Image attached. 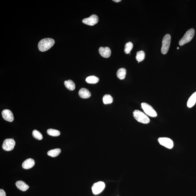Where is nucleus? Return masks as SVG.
<instances>
[{"mask_svg": "<svg viewBox=\"0 0 196 196\" xmlns=\"http://www.w3.org/2000/svg\"><path fill=\"white\" fill-rule=\"evenodd\" d=\"M134 117L137 121L140 123L147 124L150 123V120L146 114L142 111L136 110L133 112Z\"/></svg>", "mask_w": 196, "mask_h": 196, "instance_id": "f03ea898", "label": "nucleus"}, {"mask_svg": "<svg viewBox=\"0 0 196 196\" xmlns=\"http://www.w3.org/2000/svg\"><path fill=\"white\" fill-rule=\"evenodd\" d=\"M171 37L169 34H166L163 37L161 51L163 54H166L169 49Z\"/></svg>", "mask_w": 196, "mask_h": 196, "instance_id": "20e7f679", "label": "nucleus"}, {"mask_svg": "<svg viewBox=\"0 0 196 196\" xmlns=\"http://www.w3.org/2000/svg\"><path fill=\"white\" fill-rule=\"evenodd\" d=\"M126 72V70L124 68H120L117 72V76L120 79L123 80L125 78Z\"/></svg>", "mask_w": 196, "mask_h": 196, "instance_id": "dca6fc26", "label": "nucleus"}, {"mask_svg": "<svg viewBox=\"0 0 196 196\" xmlns=\"http://www.w3.org/2000/svg\"><path fill=\"white\" fill-rule=\"evenodd\" d=\"M79 95L81 98L84 99L89 98L91 95V93L88 90L85 88H82L80 90Z\"/></svg>", "mask_w": 196, "mask_h": 196, "instance_id": "ddd939ff", "label": "nucleus"}, {"mask_svg": "<svg viewBox=\"0 0 196 196\" xmlns=\"http://www.w3.org/2000/svg\"><path fill=\"white\" fill-rule=\"evenodd\" d=\"M47 133L50 136L53 137H57L60 135V131L56 129H50L47 130Z\"/></svg>", "mask_w": 196, "mask_h": 196, "instance_id": "4be33fe9", "label": "nucleus"}, {"mask_svg": "<svg viewBox=\"0 0 196 196\" xmlns=\"http://www.w3.org/2000/svg\"><path fill=\"white\" fill-rule=\"evenodd\" d=\"M99 21L98 16L93 14L89 18H86L83 19L82 23L89 26H94L98 23Z\"/></svg>", "mask_w": 196, "mask_h": 196, "instance_id": "1a4fd4ad", "label": "nucleus"}, {"mask_svg": "<svg viewBox=\"0 0 196 196\" xmlns=\"http://www.w3.org/2000/svg\"><path fill=\"white\" fill-rule=\"evenodd\" d=\"M113 1L114 2H120L121 1V0H113Z\"/></svg>", "mask_w": 196, "mask_h": 196, "instance_id": "a878e982", "label": "nucleus"}, {"mask_svg": "<svg viewBox=\"0 0 196 196\" xmlns=\"http://www.w3.org/2000/svg\"><path fill=\"white\" fill-rule=\"evenodd\" d=\"M99 53L102 57L108 58L111 56V51L109 47H100L99 49Z\"/></svg>", "mask_w": 196, "mask_h": 196, "instance_id": "9b49d317", "label": "nucleus"}, {"mask_svg": "<svg viewBox=\"0 0 196 196\" xmlns=\"http://www.w3.org/2000/svg\"><path fill=\"white\" fill-rule=\"evenodd\" d=\"M145 58V53L144 52L141 51L137 53L136 59L138 62H141L144 60Z\"/></svg>", "mask_w": 196, "mask_h": 196, "instance_id": "aec40b11", "label": "nucleus"}, {"mask_svg": "<svg viewBox=\"0 0 196 196\" xmlns=\"http://www.w3.org/2000/svg\"><path fill=\"white\" fill-rule=\"evenodd\" d=\"M0 196H6V192L4 190L2 189L0 190Z\"/></svg>", "mask_w": 196, "mask_h": 196, "instance_id": "393cba45", "label": "nucleus"}, {"mask_svg": "<svg viewBox=\"0 0 196 196\" xmlns=\"http://www.w3.org/2000/svg\"><path fill=\"white\" fill-rule=\"evenodd\" d=\"M32 135L35 139L38 140H42L43 139V136L39 131L35 130L32 132Z\"/></svg>", "mask_w": 196, "mask_h": 196, "instance_id": "b1692460", "label": "nucleus"}, {"mask_svg": "<svg viewBox=\"0 0 196 196\" xmlns=\"http://www.w3.org/2000/svg\"><path fill=\"white\" fill-rule=\"evenodd\" d=\"M195 35V30L193 28L190 29L186 32L182 38L179 41V44L182 46L190 42Z\"/></svg>", "mask_w": 196, "mask_h": 196, "instance_id": "7ed1b4c3", "label": "nucleus"}, {"mask_svg": "<svg viewBox=\"0 0 196 196\" xmlns=\"http://www.w3.org/2000/svg\"><path fill=\"white\" fill-rule=\"evenodd\" d=\"M15 145V142L13 139H6L3 142L2 148L7 151H11L14 149Z\"/></svg>", "mask_w": 196, "mask_h": 196, "instance_id": "0eeeda50", "label": "nucleus"}, {"mask_svg": "<svg viewBox=\"0 0 196 196\" xmlns=\"http://www.w3.org/2000/svg\"><path fill=\"white\" fill-rule=\"evenodd\" d=\"M16 185L19 190L23 191H26L29 188V186L26 183L21 181H18L16 183Z\"/></svg>", "mask_w": 196, "mask_h": 196, "instance_id": "4468645a", "label": "nucleus"}, {"mask_svg": "<svg viewBox=\"0 0 196 196\" xmlns=\"http://www.w3.org/2000/svg\"><path fill=\"white\" fill-rule=\"evenodd\" d=\"M35 162L34 160L31 159H27L22 163L23 168L26 169L31 168L35 165Z\"/></svg>", "mask_w": 196, "mask_h": 196, "instance_id": "f8f14e48", "label": "nucleus"}, {"mask_svg": "<svg viewBox=\"0 0 196 196\" xmlns=\"http://www.w3.org/2000/svg\"><path fill=\"white\" fill-rule=\"evenodd\" d=\"M65 86L66 88L70 91H73L75 88V85L74 82L71 80L66 81L64 82Z\"/></svg>", "mask_w": 196, "mask_h": 196, "instance_id": "f3484780", "label": "nucleus"}, {"mask_svg": "<svg viewBox=\"0 0 196 196\" xmlns=\"http://www.w3.org/2000/svg\"><path fill=\"white\" fill-rule=\"evenodd\" d=\"M61 152V149H55L53 150H50L47 153L48 155L54 157L58 156Z\"/></svg>", "mask_w": 196, "mask_h": 196, "instance_id": "6ab92c4d", "label": "nucleus"}, {"mask_svg": "<svg viewBox=\"0 0 196 196\" xmlns=\"http://www.w3.org/2000/svg\"><path fill=\"white\" fill-rule=\"evenodd\" d=\"M196 103V92L194 93L188 99V102H187V106H188V107L191 108L193 107L195 105Z\"/></svg>", "mask_w": 196, "mask_h": 196, "instance_id": "2eb2a0df", "label": "nucleus"}, {"mask_svg": "<svg viewBox=\"0 0 196 196\" xmlns=\"http://www.w3.org/2000/svg\"><path fill=\"white\" fill-rule=\"evenodd\" d=\"M103 103L105 104H110L113 102V98L110 95H104L103 98Z\"/></svg>", "mask_w": 196, "mask_h": 196, "instance_id": "412c9836", "label": "nucleus"}, {"mask_svg": "<svg viewBox=\"0 0 196 196\" xmlns=\"http://www.w3.org/2000/svg\"><path fill=\"white\" fill-rule=\"evenodd\" d=\"M55 40L53 39L47 38L42 39L38 45L39 51L45 52L51 48L55 44Z\"/></svg>", "mask_w": 196, "mask_h": 196, "instance_id": "f257e3e1", "label": "nucleus"}, {"mask_svg": "<svg viewBox=\"0 0 196 196\" xmlns=\"http://www.w3.org/2000/svg\"><path fill=\"white\" fill-rule=\"evenodd\" d=\"M3 118L6 121L12 122L14 121V117L12 111L8 109H5L2 113Z\"/></svg>", "mask_w": 196, "mask_h": 196, "instance_id": "9d476101", "label": "nucleus"}, {"mask_svg": "<svg viewBox=\"0 0 196 196\" xmlns=\"http://www.w3.org/2000/svg\"><path fill=\"white\" fill-rule=\"evenodd\" d=\"M133 44L132 42H129L125 44V47L124 51L126 54H129L130 53L133 48Z\"/></svg>", "mask_w": 196, "mask_h": 196, "instance_id": "5701e85b", "label": "nucleus"}, {"mask_svg": "<svg viewBox=\"0 0 196 196\" xmlns=\"http://www.w3.org/2000/svg\"><path fill=\"white\" fill-rule=\"evenodd\" d=\"M105 186V183L103 182L99 181L95 183L92 188L93 194L95 195L99 194L103 191Z\"/></svg>", "mask_w": 196, "mask_h": 196, "instance_id": "423d86ee", "label": "nucleus"}, {"mask_svg": "<svg viewBox=\"0 0 196 196\" xmlns=\"http://www.w3.org/2000/svg\"><path fill=\"white\" fill-rule=\"evenodd\" d=\"M179 49V48L178 47L177 48V49H178V50Z\"/></svg>", "mask_w": 196, "mask_h": 196, "instance_id": "bb28decb", "label": "nucleus"}, {"mask_svg": "<svg viewBox=\"0 0 196 196\" xmlns=\"http://www.w3.org/2000/svg\"><path fill=\"white\" fill-rule=\"evenodd\" d=\"M158 140L160 144L167 148L171 149L173 147V142L169 138L160 137L159 138Z\"/></svg>", "mask_w": 196, "mask_h": 196, "instance_id": "6e6552de", "label": "nucleus"}, {"mask_svg": "<svg viewBox=\"0 0 196 196\" xmlns=\"http://www.w3.org/2000/svg\"><path fill=\"white\" fill-rule=\"evenodd\" d=\"M141 105L142 108L146 114L152 117H156L157 116V113L149 104L143 102Z\"/></svg>", "mask_w": 196, "mask_h": 196, "instance_id": "39448f33", "label": "nucleus"}, {"mask_svg": "<svg viewBox=\"0 0 196 196\" xmlns=\"http://www.w3.org/2000/svg\"><path fill=\"white\" fill-rule=\"evenodd\" d=\"M85 80L88 83L95 84L98 83L99 79L98 77L95 76H91L88 77Z\"/></svg>", "mask_w": 196, "mask_h": 196, "instance_id": "a211bd4d", "label": "nucleus"}]
</instances>
